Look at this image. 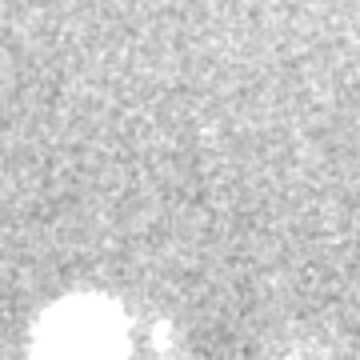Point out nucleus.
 Returning <instances> with one entry per match:
<instances>
[{"label": "nucleus", "instance_id": "1", "mask_svg": "<svg viewBox=\"0 0 360 360\" xmlns=\"http://www.w3.org/2000/svg\"><path fill=\"white\" fill-rule=\"evenodd\" d=\"M132 328L108 304H72L40 333L37 360H129Z\"/></svg>", "mask_w": 360, "mask_h": 360}]
</instances>
